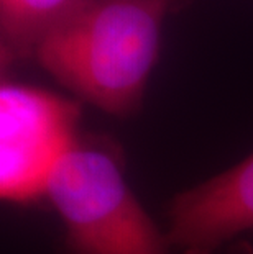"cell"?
Returning a JSON list of instances; mask_svg holds the SVG:
<instances>
[{
  "instance_id": "cell-1",
  "label": "cell",
  "mask_w": 253,
  "mask_h": 254,
  "mask_svg": "<svg viewBox=\"0 0 253 254\" xmlns=\"http://www.w3.org/2000/svg\"><path fill=\"white\" fill-rule=\"evenodd\" d=\"M177 0H76L41 41L40 66L81 100L115 117L142 105Z\"/></svg>"
},
{
  "instance_id": "cell-5",
  "label": "cell",
  "mask_w": 253,
  "mask_h": 254,
  "mask_svg": "<svg viewBox=\"0 0 253 254\" xmlns=\"http://www.w3.org/2000/svg\"><path fill=\"white\" fill-rule=\"evenodd\" d=\"M76 0H0L2 64L35 58L41 41Z\"/></svg>"
},
{
  "instance_id": "cell-3",
  "label": "cell",
  "mask_w": 253,
  "mask_h": 254,
  "mask_svg": "<svg viewBox=\"0 0 253 254\" xmlns=\"http://www.w3.org/2000/svg\"><path fill=\"white\" fill-rule=\"evenodd\" d=\"M79 104L26 84L0 87V193L26 203L46 193L59 161L78 141Z\"/></svg>"
},
{
  "instance_id": "cell-4",
  "label": "cell",
  "mask_w": 253,
  "mask_h": 254,
  "mask_svg": "<svg viewBox=\"0 0 253 254\" xmlns=\"http://www.w3.org/2000/svg\"><path fill=\"white\" fill-rule=\"evenodd\" d=\"M168 217L166 238L182 254H214L253 230V153L222 174L177 193Z\"/></svg>"
},
{
  "instance_id": "cell-2",
  "label": "cell",
  "mask_w": 253,
  "mask_h": 254,
  "mask_svg": "<svg viewBox=\"0 0 253 254\" xmlns=\"http://www.w3.org/2000/svg\"><path fill=\"white\" fill-rule=\"evenodd\" d=\"M45 195L64 223L69 254H169L168 238L133 195L112 144L78 138Z\"/></svg>"
}]
</instances>
